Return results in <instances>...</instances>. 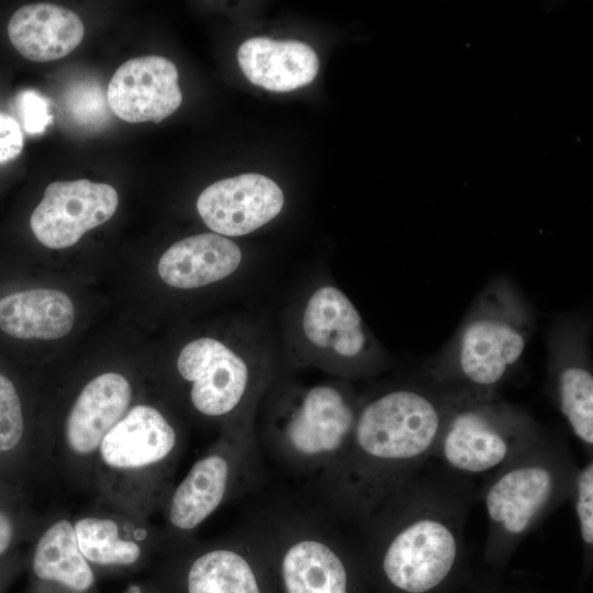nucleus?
I'll return each instance as SVG.
<instances>
[{
    "instance_id": "nucleus-1",
    "label": "nucleus",
    "mask_w": 593,
    "mask_h": 593,
    "mask_svg": "<svg viewBox=\"0 0 593 593\" xmlns=\"http://www.w3.org/2000/svg\"><path fill=\"white\" fill-rule=\"evenodd\" d=\"M460 394L401 384L360 396L343 465L320 497L357 526L362 524L432 459Z\"/></svg>"
},
{
    "instance_id": "nucleus-2",
    "label": "nucleus",
    "mask_w": 593,
    "mask_h": 593,
    "mask_svg": "<svg viewBox=\"0 0 593 593\" xmlns=\"http://www.w3.org/2000/svg\"><path fill=\"white\" fill-rule=\"evenodd\" d=\"M473 501L470 479L424 465L357 526L361 553L393 589L430 593L459 563Z\"/></svg>"
},
{
    "instance_id": "nucleus-3",
    "label": "nucleus",
    "mask_w": 593,
    "mask_h": 593,
    "mask_svg": "<svg viewBox=\"0 0 593 593\" xmlns=\"http://www.w3.org/2000/svg\"><path fill=\"white\" fill-rule=\"evenodd\" d=\"M360 395L339 380L309 384L272 382L254 419L264 461L303 482L317 496L327 493L347 454Z\"/></svg>"
},
{
    "instance_id": "nucleus-4",
    "label": "nucleus",
    "mask_w": 593,
    "mask_h": 593,
    "mask_svg": "<svg viewBox=\"0 0 593 593\" xmlns=\"http://www.w3.org/2000/svg\"><path fill=\"white\" fill-rule=\"evenodd\" d=\"M578 466L546 437L488 477L480 492L488 517L485 556L500 561L571 495Z\"/></svg>"
},
{
    "instance_id": "nucleus-5",
    "label": "nucleus",
    "mask_w": 593,
    "mask_h": 593,
    "mask_svg": "<svg viewBox=\"0 0 593 593\" xmlns=\"http://www.w3.org/2000/svg\"><path fill=\"white\" fill-rule=\"evenodd\" d=\"M546 437L527 414L492 394L461 393L432 458L456 475L490 477Z\"/></svg>"
},
{
    "instance_id": "nucleus-6",
    "label": "nucleus",
    "mask_w": 593,
    "mask_h": 593,
    "mask_svg": "<svg viewBox=\"0 0 593 593\" xmlns=\"http://www.w3.org/2000/svg\"><path fill=\"white\" fill-rule=\"evenodd\" d=\"M265 473L254 421L224 429L214 450L197 460L172 492L170 526L179 533L194 530L224 503L255 491Z\"/></svg>"
},
{
    "instance_id": "nucleus-7",
    "label": "nucleus",
    "mask_w": 593,
    "mask_h": 593,
    "mask_svg": "<svg viewBox=\"0 0 593 593\" xmlns=\"http://www.w3.org/2000/svg\"><path fill=\"white\" fill-rule=\"evenodd\" d=\"M177 370L190 383L193 409L223 422L224 429L255 418L271 381L238 346L214 337H200L183 346Z\"/></svg>"
},
{
    "instance_id": "nucleus-8",
    "label": "nucleus",
    "mask_w": 593,
    "mask_h": 593,
    "mask_svg": "<svg viewBox=\"0 0 593 593\" xmlns=\"http://www.w3.org/2000/svg\"><path fill=\"white\" fill-rule=\"evenodd\" d=\"M526 344L527 331L510 314L485 311L473 316L457 345L459 391L492 394V389L519 360Z\"/></svg>"
},
{
    "instance_id": "nucleus-9",
    "label": "nucleus",
    "mask_w": 593,
    "mask_h": 593,
    "mask_svg": "<svg viewBox=\"0 0 593 593\" xmlns=\"http://www.w3.org/2000/svg\"><path fill=\"white\" fill-rule=\"evenodd\" d=\"M300 331L310 351L325 358L323 367L340 376L363 361L372 345L358 310L333 284H323L306 298Z\"/></svg>"
},
{
    "instance_id": "nucleus-10",
    "label": "nucleus",
    "mask_w": 593,
    "mask_h": 593,
    "mask_svg": "<svg viewBox=\"0 0 593 593\" xmlns=\"http://www.w3.org/2000/svg\"><path fill=\"white\" fill-rule=\"evenodd\" d=\"M118 205V192L110 184L88 179L54 181L32 212L31 230L42 245L67 248L88 231L109 221Z\"/></svg>"
},
{
    "instance_id": "nucleus-11",
    "label": "nucleus",
    "mask_w": 593,
    "mask_h": 593,
    "mask_svg": "<svg viewBox=\"0 0 593 593\" xmlns=\"http://www.w3.org/2000/svg\"><path fill=\"white\" fill-rule=\"evenodd\" d=\"M283 204V192L273 180L260 174H243L206 187L197 200V210L213 233L234 237L264 226Z\"/></svg>"
},
{
    "instance_id": "nucleus-12",
    "label": "nucleus",
    "mask_w": 593,
    "mask_h": 593,
    "mask_svg": "<svg viewBox=\"0 0 593 593\" xmlns=\"http://www.w3.org/2000/svg\"><path fill=\"white\" fill-rule=\"evenodd\" d=\"M110 110L130 123H159L181 104L178 70L166 57L149 55L118 67L107 90Z\"/></svg>"
},
{
    "instance_id": "nucleus-13",
    "label": "nucleus",
    "mask_w": 593,
    "mask_h": 593,
    "mask_svg": "<svg viewBox=\"0 0 593 593\" xmlns=\"http://www.w3.org/2000/svg\"><path fill=\"white\" fill-rule=\"evenodd\" d=\"M177 441L176 429L166 416L154 406L139 404L109 430L99 451L110 468L143 469L172 457Z\"/></svg>"
},
{
    "instance_id": "nucleus-14",
    "label": "nucleus",
    "mask_w": 593,
    "mask_h": 593,
    "mask_svg": "<svg viewBox=\"0 0 593 593\" xmlns=\"http://www.w3.org/2000/svg\"><path fill=\"white\" fill-rule=\"evenodd\" d=\"M243 253L232 239L202 233L172 244L157 266L160 279L176 289H197L233 276L240 267Z\"/></svg>"
},
{
    "instance_id": "nucleus-15",
    "label": "nucleus",
    "mask_w": 593,
    "mask_h": 593,
    "mask_svg": "<svg viewBox=\"0 0 593 593\" xmlns=\"http://www.w3.org/2000/svg\"><path fill=\"white\" fill-rule=\"evenodd\" d=\"M14 48L26 59L45 63L63 58L81 43L82 20L74 11L53 3L25 4L8 23Z\"/></svg>"
},
{
    "instance_id": "nucleus-16",
    "label": "nucleus",
    "mask_w": 593,
    "mask_h": 593,
    "mask_svg": "<svg viewBox=\"0 0 593 593\" xmlns=\"http://www.w3.org/2000/svg\"><path fill=\"white\" fill-rule=\"evenodd\" d=\"M131 399V384L120 373H102L87 383L66 421L69 448L78 455L99 449L104 436L125 415Z\"/></svg>"
},
{
    "instance_id": "nucleus-17",
    "label": "nucleus",
    "mask_w": 593,
    "mask_h": 593,
    "mask_svg": "<svg viewBox=\"0 0 593 593\" xmlns=\"http://www.w3.org/2000/svg\"><path fill=\"white\" fill-rule=\"evenodd\" d=\"M238 64L247 79L275 92H288L311 83L320 61L314 49L300 41L251 37L237 52Z\"/></svg>"
},
{
    "instance_id": "nucleus-18",
    "label": "nucleus",
    "mask_w": 593,
    "mask_h": 593,
    "mask_svg": "<svg viewBox=\"0 0 593 593\" xmlns=\"http://www.w3.org/2000/svg\"><path fill=\"white\" fill-rule=\"evenodd\" d=\"M257 548L243 525L200 553L187 575L188 593H261L254 562Z\"/></svg>"
},
{
    "instance_id": "nucleus-19",
    "label": "nucleus",
    "mask_w": 593,
    "mask_h": 593,
    "mask_svg": "<svg viewBox=\"0 0 593 593\" xmlns=\"http://www.w3.org/2000/svg\"><path fill=\"white\" fill-rule=\"evenodd\" d=\"M75 321L69 296L54 289H30L0 299V329L20 339H57Z\"/></svg>"
},
{
    "instance_id": "nucleus-20",
    "label": "nucleus",
    "mask_w": 593,
    "mask_h": 593,
    "mask_svg": "<svg viewBox=\"0 0 593 593\" xmlns=\"http://www.w3.org/2000/svg\"><path fill=\"white\" fill-rule=\"evenodd\" d=\"M32 567L37 578L76 592H86L94 583L93 571L78 547L74 525L66 519L57 521L43 533Z\"/></svg>"
},
{
    "instance_id": "nucleus-21",
    "label": "nucleus",
    "mask_w": 593,
    "mask_h": 593,
    "mask_svg": "<svg viewBox=\"0 0 593 593\" xmlns=\"http://www.w3.org/2000/svg\"><path fill=\"white\" fill-rule=\"evenodd\" d=\"M559 410L577 439L592 452L593 374L586 366L568 363L556 378Z\"/></svg>"
},
{
    "instance_id": "nucleus-22",
    "label": "nucleus",
    "mask_w": 593,
    "mask_h": 593,
    "mask_svg": "<svg viewBox=\"0 0 593 593\" xmlns=\"http://www.w3.org/2000/svg\"><path fill=\"white\" fill-rule=\"evenodd\" d=\"M78 547L87 561L101 566H131L142 553L141 547L122 539L115 522L85 517L74 526Z\"/></svg>"
},
{
    "instance_id": "nucleus-23",
    "label": "nucleus",
    "mask_w": 593,
    "mask_h": 593,
    "mask_svg": "<svg viewBox=\"0 0 593 593\" xmlns=\"http://www.w3.org/2000/svg\"><path fill=\"white\" fill-rule=\"evenodd\" d=\"M570 497L573 500L581 544L586 553L593 548V459L578 467Z\"/></svg>"
},
{
    "instance_id": "nucleus-24",
    "label": "nucleus",
    "mask_w": 593,
    "mask_h": 593,
    "mask_svg": "<svg viewBox=\"0 0 593 593\" xmlns=\"http://www.w3.org/2000/svg\"><path fill=\"white\" fill-rule=\"evenodd\" d=\"M24 429L22 405L12 381L0 373V452L12 450Z\"/></svg>"
},
{
    "instance_id": "nucleus-25",
    "label": "nucleus",
    "mask_w": 593,
    "mask_h": 593,
    "mask_svg": "<svg viewBox=\"0 0 593 593\" xmlns=\"http://www.w3.org/2000/svg\"><path fill=\"white\" fill-rule=\"evenodd\" d=\"M67 103L69 112L82 124H100L104 120L107 113L104 97L96 85L83 83L74 88Z\"/></svg>"
},
{
    "instance_id": "nucleus-26",
    "label": "nucleus",
    "mask_w": 593,
    "mask_h": 593,
    "mask_svg": "<svg viewBox=\"0 0 593 593\" xmlns=\"http://www.w3.org/2000/svg\"><path fill=\"white\" fill-rule=\"evenodd\" d=\"M18 105L23 127L29 134L42 133L53 120L48 100L36 91L21 92L18 97Z\"/></svg>"
},
{
    "instance_id": "nucleus-27",
    "label": "nucleus",
    "mask_w": 593,
    "mask_h": 593,
    "mask_svg": "<svg viewBox=\"0 0 593 593\" xmlns=\"http://www.w3.org/2000/svg\"><path fill=\"white\" fill-rule=\"evenodd\" d=\"M23 149L20 124L7 113L0 112V164L16 158Z\"/></svg>"
},
{
    "instance_id": "nucleus-28",
    "label": "nucleus",
    "mask_w": 593,
    "mask_h": 593,
    "mask_svg": "<svg viewBox=\"0 0 593 593\" xmlns=\"http://www.w3.org/2000/svg\"><path fill=\"white\" fill-rule=\"evenodd\" d=\"M13 537V525L7 514L0 511V556L9 548Z\"/></svg>"
},
{
    "instance_id": "nucleus-29",
    "label": "nucleus",
    "mask_w": 593,
    "mask_h": 593,
    "mask_svg": "<svg viewBox=\"0 0 593 593\" xmlns=\"http://www.w3.org/2000/svg\"><path fill=\"white\" fill-rule=\"evenodd\" d=\"M126 593H141L139 591H130V592H126Z\"/></svg>"
}]
</instances>
